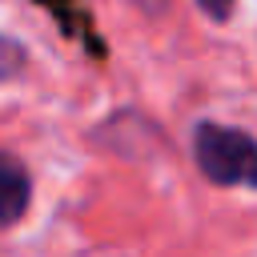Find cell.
Returning <instances> with one entry per match:
<instances>
[{"instance_id":"4","label":"cell","mask_w":257,"mask_h":257,"mask_svg":"<svg viewBox=\"0 0 257 257\" xmlns=\"http://www.w3.org/2000/svg\"><path fill=\"white\" fill-rule=\"evenodd\" d=\"M197 4H201L213 20H225V16L233 12V4H237V0H197Z\"/></svg>"},{"instance_id":"5","label":"cell","mask_w":257,"mask_h":257,"mask_svg":"<svg viewBox=\"0 0 257 257\" xmlns=\"http://www.w3.org/2000/svg\"><path fill=\"white\" fill-rule=\"evenodd\" d=\"M141 4H145V8H157V4H161V0H141Z\"/></svg>"},{"instance_id":"2","label":"cell","mask_w":257,"mask_h":257,"mask_svg":"<svg viewBox=\"0 0 257 257\" xmlns=\"http://www.w3.org/2000/svg\"><path fill=\"white\" fill-rule=\"evenodd\" d=\"M24 209H28V177L16 161L0 157V225L20 221Z\"/></svg>"},{"instance_id":"1","label":"cell","mask_w":257,"mask_h":257,"mask_svg":"<svg viewBox=\"0 0 257 257\" xmlns=\"http://www.w3.org/2000/svg\"><path fill=\"white\" fill-rule=\"evenodd\" d=\"M197 165L217 185H253L257 177V149L253 137L225 124H201L197 128Z\"/></svg>"},{"instance_id":"3","label":"cell","mask_w":257,"mask_h":257,"mask_svg":"<svg viewBox=\"0 0 257 257\" xmlns=\"http://www.w3.org/2000/svg\"><path fill=\"white\" fill-rule=\"evenodd\" d=\"M24 68V48L12 36H0V80H12Z\"/></svg>"}]
</instances>
